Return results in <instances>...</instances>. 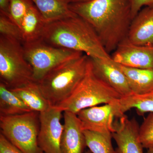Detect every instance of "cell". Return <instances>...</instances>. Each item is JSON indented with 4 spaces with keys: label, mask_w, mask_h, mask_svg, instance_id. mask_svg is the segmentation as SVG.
I'll return each instance as SVG.
<instances>
[{
    "label": "cell",
    "mask_w": 153,
    "mask_h": 153,
    "mask_svg": "<svg viewBox=\"0 0 153 153\" xmlns=\"http://www.w3.org/2000/svg\"><path fill=\"white\" fill-rule=\"evenodd\" d=\"M69 7L93 28L108 54L127 38L132 20L130 0H90Z\"/></svg>",
    "instance_id": "obj_1"
},
{
    "label": "cell",
    "mask_w": 153,
    "mask_h": 153,
    "mask_svg": "<svg viewBox=\"0 0 153 153\" xmlns=\"http://www.w3.org/2000/svg\"><path fill=\"white\" fill-rule=\"evenodd\" d=\"M42 40L55 47L82 52L90 57L112 60L93 28L77 16L47 24Z\"/></svg>",
    "instance_id": "obj_2"
},
{
    "label": "cell",
    "mask_w": 153,
    "mask_h": 153,
    "mask_svg": "<svg viewBox=\"0 0 153 153\" xmlns=\"http://www.w3.org/2000/svg\"><path fill=\"white\" fill-rule=\"evenodd\" d=\"M89 57L85 54L58 65L49 71L38 83L52 106L69 97L86 72Z\"/></svg>",
    "instance_id": "obj_3"
},
{
    "label": "cell",
    "mask_w": 153,
    "mask_h": 153,
    "mask_svg": "<svg viewBox=\"0 0 153 153\" xmlns=\"http://www.w3.org/2000/svg\"><path fill=\"white\" fill-rule=\"evenodd\" d=\"M121 97L113 88L96 76L89 57L86 72L82 80L69 97L53 107L63 112L76 114L82 109L111 103Z\"/></svg>",
    "instance_id": "obj_4"
},
{
    "label": "cell",
    "mask_w": 153,
    "mask_h": 153,
    "mask_svg": "<svg viewBox=\"0 0 153 153\" xmlns=\"http://www.w3.org/2000/svg\"><path fill=\"white\" fill-rule=\"evenodd\" d=\"M34 81L21 41L0 36V82L10 89Z\"/></svg>",
    "instance_id": "obj_5"
},
{
    "label": "cell",
    "mask_w": 153,
    "mask_h": 153,
    "mask_svg": "<svg viewBox=\"0 0 153 153\" xmlns=\"http://www.w3.org/2000/svg\"><path fill=\"white\" fill-rule=\"evenodd\" d=\"M40 113L0 116L1 133L23 153H42L38 144Z\"/></svg>",
    "instance_id": "obj_6"
},
{
    "label": "cell",
    "mask_w": 153,
    "mask_h": 153,
    "mask_svg": "<svg viewBox=\"0 0 153 153\" xmlns=\"http://www.w3.org/2000/svg\"><path fill=\"white\" fill-rule=\"evenodd\" d=\"M26 59L33 70V79L38 82L52 68L83 55L81 52L55 47L42 39L23 44Z\"/></svg>",
    "instance_id": "obj_7"
},
{
    "label": "cell",
    "mask_w": 153,
    "mask_h": 153,
    "mask_svg": "<svg viewBox=\"0 0 153 153\" xmlns=\"http://www.w3.org/2000/svg\"><path fill=\"white\" fill-rule=\"evenodd\" d=\"M63 111L52 106L40 113L38 144L44 153H60L64 125L61 123Z\"/></svg>",
    "instance_id": "obj_8"
},
{
    "label": "cell",
    "mask_w": 153,
    "mask_h": 153,
    "mask_svg": "<svg viewBox=\"0 0 153 153\" xmlns=\"http://www.w3.org/2000/svg\"><path fill=\"white\" fill-rule=\"evenodd\" d=\"M117 100L111 103L91 107L79 111L76 115L82 130L112 133L114 130V119L120 117Z\"/></svg>",
    "instance_id": "obj_9"
},
{
    "label": "cell",
    "mask_w": 153,
    "mask_h": 153,
    "mask_svg": "<svg viewBox=\"0 0 153 153\" xmlns=\"http://www.w3.org/2000/svg\"><path fill=\"white\" fill-rule=\"evenodd\" d=\"M111 58L116 63L127 67L153 69V46L136 45L126 38L118 45Z\"/></svg>",
    "instance_id": "obj_10"
},
{
    "label": "cell",
    "mask_w": 153,
    "mask_h": 153,
    "mask_svg": "<svg viewBox=\"0 0 153 153\" xmlns=\"http://www.w3.org/2000/svg\"><path fill=\"white\" fill-rule=\"evenodd\" d=\"M112 133L117 147L115 153H144L139 137L140 126L135 118L129 119L124 115L114 122Z\"/></svg>",
    "instance_id": "obj_11"
},
{
    "label": "cell",
    "mask_w": 153,
    "mask_h": 153,
    "mask_svg": "<svg viewBox=\"0 0 153 153\" xmlns=\"http://www.w3.org/2000/svg\"><path fill=\"white\" fill-rule=\"evenodd\" d=\"M89 57L96 76L113 88L122 97L132 94L125 75L113 60Z\"/></svg>",
    "instance_id": "obj_12"
},
{
    "label": "cell",
    "mask_w": 153,
    "mask_h": 153,
    "mask_svg": "<svg viewBox=\"0 0 153 153\" xmlns=\"http://www.w3.org/2000/svg\"><path fill=\"white\" fill-rule=\"evenodd\" d=\"M63 113L64 130L60 153H83L86 147V141L79 119L73 113Z\"/></svg>",
    "instance_id": "obj_13"
},
{
    "label": "cell",
    "mask_w": 153,
    "mask_h": 153,
    "mask_svg": "<svg viewBox=\"0 0 153 153\" xmlns=\"http://www.w3.org/2000/svg\"><path fill=\"white\" fill-rule=\"evenodd\" d=\"M127 38L136 45L153 46V6L143 8L134 17Z\"/></svg>",
    "instance_id": "obj_14"
},
{
    "label": "cell",
    "mask_w": 153,
    "mask_h": 153,
    "mask_svg": "<svg viewBox=\"0 0 153 153\" xmlns=\"http://www.w3.org/2000/svg\"><path fill=\"white\" fill-rule=\"evenodd\" d=\"M47 24L35 5L31 6L20 25L23 44L42 39Z\"/></svg>",
    "instance_id": "obj_15"
},
{
    "label": "cell",
    "mask_w": 153,
    "mask_h": 153,
    "mask_svg": "<svg viewBox=\"0 0 153 153\" xmlns=\"http://www.w3.org/2000/svg\"><path fill=\"white\" fill-rule=\"evenodd\" d=\"M47 24L77 16L67 0H32Z\"/></svg>",
    "instance_id": "obj_16"
},
{
    "label": "cell",
    "mask_w": 153,
    "mask_h": 153,
    "mask_svg": "<svg viewBox=\"0 0 153 153\" xmlns=\"http://www.w3.org/2000/svg\"><path fill=\"white\" fill-rule=\"evenodd\" d=\"M117 64L125 75L133 94H143L153 90V69L133 68Z\"/></svg>",
    "instance_id": "obj_17"
},
{
    "label": "cell",
    "mask_w": 153,
    "mask_h": 153,
    "mask_svg": "<svg viewBox=\"0 0 153 153\" xmlns=\"http://www.w3.org/2000/svg\"><path fill=\"white\" fill-rule=\"evenodd\" d=\"M10 89L16 94L33 111L41 113L52 107L42 93L38 82L36 81H32L21 87Z\"/></svg>",
    "instance_id": "obj_18"
},
{
    "label": "cell",
    "mask_w": 153,
    "mask_h": 153,
    "mask_svg": "<svg viewBox=\"0 0 153 153\" xmlns=\"http://www.w3.org/2000/svg\"><path fill=\"white\" fill-rule=\"evenodd\" d=\"M117 106L121 117L132 108L140 116L147 113H153V90L143 94H132L120 97L117 100Z\"/></svg>",
    "instance_id": "obj_19"
},
{
    "label": "cell",
    "mask_w": 153,
    "mask_h": 153,
    "mask_svg": "<svg viewBox=\"0 0 153 153\" xmlns=\"http://www.w3.org/2000/svg\"><path fill=\"white\" fill-rule=\"evenodd\" d=\"M31 111L16 94L0 82V116L16 115Z\"/></svg>",
    "instance_id": "obj_20"
},
{
    "label": "cell",
    "mask_w": 153,
    "mask_h": 153,
    "mask_svg": "<svg viewBox=\"0 0 153 153\" xmlns=\"http://www.w3.org/2000/svg\"><path fill=\"white\" fill-rule=\"evenodd\" d=\"M86 147L92 153H115L111 133L83 131Z\"/></svg>",
    "instance_id": "obj_21"
},
{
    "label": "cell",
    "mask_w": 153,
    "mask_h": 153,
    "mask_svg": "<svg viewBox=\"0 0 153 153\" xmlns=\"http://www.w3.org/2000/svg\"><path fill=\"white\" fill-rule=\"evenodd\" d=\"M33 4L32 0H10L9 18L20 27L22 19Z\"/></svg>",
    "instance_id": "obj_22"
},
{
    "label": "cell",
    "mask_w": 153,
    "mask_h": 153,
    "mask_svg": "<svg viewBox=\"0 0 153 153\" xmlns=\"http://www.w3.org/2000/svg\"><path fill=\"white\" fill-rule=\"evenodd\" d=\"M0 36L16 39L23 43L20 27L9 17L0 13Z\"/></svg>",
    "instance_id": "obj_23"
},
{
    "label": "cell",
    "mask_w": 153,
    "mask_h": 153,
    "mask_svg": "<svg viewBox=\"0 0 153 153\" xmlns=\"http://www.w3.org/2000/svg\"><path fill=\"white\" fill-rule=\"evenodd\" d=\"M140 140L145 149L153 148V113H150L140 126Z\"/></svg>",
    "instance_id": "obj_24"
},
{
    "label": "cell",
    "mask_w": 153,
    "mask_h": 153,
    "mask_svg": "<svg viewBox=\"0 0 153 153\" xmlns=\"http://www.w3.org/2000/svg\"><path fill=\"white\" fill-rule=\"evenodd\" d=\"M130 2L132 19L143 8L153 6V0H130Z\"/></svg>",
    "instance_id": "obj_25"
},
{
    "label": "cell",
    "mask_w": 153,
    "mask_h": 153,
    "mask_svg": "<svg viewBox=\"0 0 153 153\" xmlns=\"http://www.w3.org/2000/svg\"><path fill=\"white\" fill-rule=\"evenodd\" d=\"M0 153H23L0 133Z\"/></svg>",
    "instance_id": "obj_26"
},
{
    "label": "cell",
    "mask_w": 153,
    "mask_h": 153,
    "mask_svg": "<svg viewBox=\"0 0 153 153\" xmlns=\"http://www.w3.org/2000/svg\"><path fill=\"white\" fill-rule=\"evenodd\" d=\"M10 0H0V13L9 17Z\"/></svg>",
    "instance_id": "obj_27"
},
{
    "label": "cell",
    "mask_w": 153,
    "mask_h": 153,
    "mask_svg": "<svg viewBox=\"0 0 153 153\" xmlns=\"http://www.w3.org/2000/svg\"><path fill=\"white\" fill-rule=\"evenodd\" d=\"M67 1H68L70 4V3H73L83 2L88 1L90 0H67Z\"/></svg>",
    "instance_id": "obj_28"
},
{
    "label": "cell",
    "mask_w": 153,
    "mask_h": 153,
    "mask_svg": "<svg viewBox=\"0 0 153 153\" xmlns=\"http://www.w3.org/2000/svg\"><path fill=\"white\" fill-rule=\"evenodd\" d=\"M146 153H153V148L148 149Z\"/></svg>",
    "instance_id": "obj_29"
},
{
    "label": "cell",
    "mask_w": 153,
    "mask_h": 153,
    "mask_svg": "<svg viewBox=\"0 0 153 153\" xmlns=\"http://www.w3.org/2000/svg\"><path fill=\"white\" fill-rule=\"evenodd\" d=\"M85 153H92L89 150L85 151Z\"/></svg>",
    "instance_id": "obj_30"
},
{
    "label": "cell",
    "mask_w": 153,
    "mask_h": 153,
    "mask_svg": "<svg viewBox=\"0 0 153 153\" xmlns=\"http://www.w3.org/2000/svg\"></svg>",
    "instance_id": "obj_31"
}]
</instances>
